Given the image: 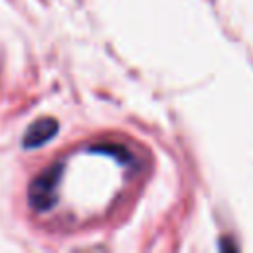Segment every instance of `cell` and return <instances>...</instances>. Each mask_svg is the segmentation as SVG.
I'll list each match as a JSON object with an SVG mask.
<instances>
[{"label": "cell", "mask_w": 253, "mask_h": 253, "mask_svg": "<svg viewBox=\"0 0 253 253\" xmlns=\"http://www.w3.org/2000/svg\"><path fill=\"white\" fill-rule=\"evenodd\" d=\"M53 132H55V123L53 121H40L30 128V132L26 136V146H38L45 138H49Z\"/></svg>", "instance_id": "obj_1"}]
</instances>
